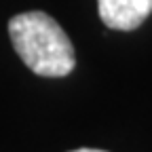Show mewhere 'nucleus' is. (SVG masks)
I'll return each mask as SVG.
<instances>
[{
  "mask_svg": "<svg viewBox=\"0 0 152 152\" xmlns=\"http://www.w3.org/2000/svg\"><path fill=\"white\" fill-rule=\"evenodd\" d=\"M72 152H106V150H95V148H80V150H72Z\"/></svg>",
  "mask_w": 152,
  "mask_h": 152,
  "instance_id": "7ed1b4c3",
  "label": "nucleus"
},
{
  "mask_svg": "<svg viewBox=\"0 0 152 152\" xmlns=\"http://www.w3.org/2000/svg\"><path fill=\"white\" fill-rule=\"evenodd\" d=\"M97 11L108 28L129 32L146 21L152 13V0H97Z\"/></svg>",
  "mask_w": 152,
  "mask_h": 152,
  "instance_id": "f03ea898",
  "label": "nucleus"
},
{
  "mask_svg": "<svg viewBox=\"0 0 152 152\" xmlns=\"http://www.w3.org/2000/svg\"><path fill=\"white\" fill-rule=\"evenodd\" d=\"M9 36L21 61L38 76H66L74 70V47L61 26L42 11L15 15Z\"/></svg>",
  "mask_w": 152,
  "mask_h": 152,
  "instance_id": "f257e3e1",
  "label": "nucleus"
}]
</instances>
